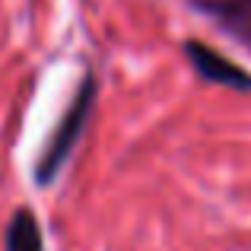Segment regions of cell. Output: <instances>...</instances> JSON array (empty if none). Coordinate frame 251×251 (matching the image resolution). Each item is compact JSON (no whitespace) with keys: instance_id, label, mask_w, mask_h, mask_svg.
<instances>
[{"instance_id":"1","label":"cell","mask_w":251,"mask_h":251,"mask_svg":"<svg viewBox=\"0 0 251 251\" xmlns=\"http://www.w3.org/2000/svg\"><path fill=\"white\" fill-rule=\"evenodd\" d=\"M96 92H99L96 76L86 74L80 80V86H76L70 105L64 108L57 127L51 130V137H48V143H45L38 162H35V181L42 184V188H48V184L61 175V169L67 166V159L74 156V150H76V143H80L86 124H89L92 108H96Z\"/></svg>"},{"instance_id":"2","label":"cell","mask_w":251,"mask_h":251,"mask_svg":"<svg viewBox=\"0 0 251 251\" xmlns=\"http://www.w3.org/2000/svg\"><path fill=\"white\" fill-rule=\"evenodd\" d=\"M184 57H188L191 70H194L201 80L223 86V89L232 92H251V74L242 64H235L232 57L220 54L216 48H210L207 42H197V38H188L184 42Z\"/></svg>"},{"instance_id":"3","label":"cell","mask_w":251,"mask_h":251,"mask_svg":"<svg viewBox=\"0 0 251 251\" xmlns=\"http://www.w3.org/2000/svg\"><path fill=\"white\" fill-rule=\"evenodd\" d=\"M201 13H207L226 35L251 48V0H194Z\"/></svg>"},{"instance_id":"4","label":"cell","mask_w":251,"mask_h":251,"mask_svg":"<svg viewBox=\"0 0 251 251\" xmlns=\"http://www.w3.org/2000/svg\"><path fill=\"white\" fill-rule=\"evenodd\" d=\"M3 251H45V235L38 226V216L32 210L19 207L10 216L3 232Z\"/></svg>"}]
</instances>
